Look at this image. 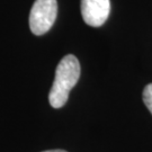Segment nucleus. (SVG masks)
<instances>
[{
	"label": "nucleus",
	"mask_w": 152,
	"mask_h": 152,
	"mask_svg": "<svg viewBox=\"0 0 152 152\" xmlns=\"http://www.w3.org/2000/svg\"><path fill=\"white\" fill-rule=\"evenodd\" d=\"M58 15L56 0H35L29 14V27L34 35L41 36L53 26Z\"/></svg>",
	"instance_id": "2"
},
{
	"label": "nucleus",
	"mask_w": 152,
	"mask_h": 152,
	"mask_svg": "<svg viewBox=\"0 0 152 152\" xmlns=\"http://www.w3.org/2000/svg\"><path fill=\"white\" fill-rule=\"evenodd\" d=\"M142 97H143V102L145 104V106L152 114V83H149L145 86V88L143 89Z\"/></svg>",
	"instance_id": "4"
},
{
	"label": "nucleus",
	"mask_w": 152,
	"mask_h": 152,
	"mask_svg": "<svg viewBox=\"0 0 152 152\" xmlns=\"http://www.w3.org/2000/svg\"><path fill=\"white\" fill-rule=\"evenodd\" d=\"M43 152H66L64 150H48V151H43Z\"/></svg>",
	"instance_id": "5"
},
{
	"label": "nucleus",
	"mask_w": 152,
	"mask_h": 152,
	"mask_svg": "<svg viewBox=\"0 0 152 152\" xmlns=\"http://www.w3.org/2000/svg\"><path fill=\"white\" fill-rule=\"evenodd\" d=\"M80 63L73 54L65 55L59 62L53 86L49 94L50 105L53 108H61L68 102L71 89L80 78Z\"/></svg>",
	"instance_id": "1"
},
{
	"label": "nucleus",
	"mask_w": 152,
	"mask_h": 152,
	"mask_svg": "<svg viewBox=\"0 0 152 152\" xmlns=\"http://www.w3.org/2000/svg\"><path fill=\"white\" fill-rule=\"evenodd\" d=\"M81 15L85 23L91 27H100L110 12L109 0H81Z\"/></svg>",
	"instance_id": "3"
}]
</instances>
